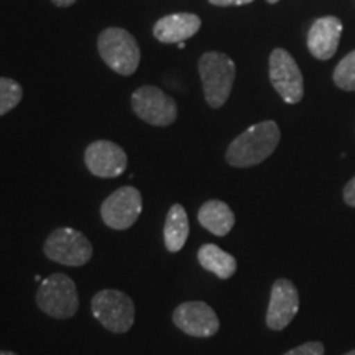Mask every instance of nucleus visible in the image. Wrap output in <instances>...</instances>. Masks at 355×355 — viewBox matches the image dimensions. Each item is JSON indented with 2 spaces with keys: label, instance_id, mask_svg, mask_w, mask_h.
<instances>
[{
  "label": "nucleus",
  "instance_id": "obj_1",
  "mask_svg": "<svg viewBox=\"0 0 355 355\" xmlns=\"http://www.w3.org/2000/svg\"><path fill=\"white\" fill-rule=\"evenodd\" d=\"M279 144V127L277 122L265 121L255 123L229 145L225 159L235 168L255 166L265 162Z\"/></svg>",
  "mask_w": 355,
  "mask_h": 355
},
{
  "label": "nucleus",
  "instance_id": "obj_2",
  "mask_svg": "<svg viewBox=\"0 0 355 355\" xmlns=\"http://www.w3.org/2000/svg\"><path fill=\"white\" fill-rule=\"evenodd\" d=\"M199 74L204 87V97L211 107L219 109L225 104L232 91L235 63L227 55L211 51L199 60Z\"/></svg>",
  "mask_w": 355,
  "mask_h": 355
},
{
  "label": "nucleus",
  "instance_id": "obj_3",
  "mask_svg": "<svg viewBox=\"0 0 355 355\" xmlns=\"http://www.w3.org/2000/svg\"><path fill=\"white\" fill-rule=\"evenodd\" d=\"M35 301L48 316L55 319L73 318L79 309L76 283L66 273H53L40 283Z\"/></svg>",
  "mask_w": 355,
  "mask_h": 355
},
{
  "label": "nucleus",
  "instance_id": "obj_4",
  "mask_svg": "<svg viewBox=\"0 0 355 355\" xmlns=\"http://www.w3.org/2000/svg\"><path fill=\"white\" fill-rule=\"evenodd\" d=\"M101 58L122 76H130L140 64V48L132 33L123 28H107L97 40Z\"/></svg>",
  "mask_w": 355,
  "mask_h": 355
},
{
  "label": "nucleus",
  "instance_id": "obj_5",
  "mask_svg": "<svg viewBox=\"0 0 355 355\" xmlns=\"http://www.w3.org/2000/svg\"><path fill=\"white\" fill-rule=\"evenodd\" d=\"M91 311L92 316L114 334L128 332L135 322V304L132 298L112 288L96 293L91 301Z\"/></svg>",
  "mask_w": 355,
  "mask_h": 355
},
{
  "label": "nucleus",
  "instance_id": "obj_6",
  "mask_svg": "<svg viewBox=\"0 0 355 355\" xmlns=\"http://www.w3.org/2000/svg\"><path fill=\"white\" fill-rule=\"evenodd\" d=\"M43 254L55 263L64 266H83L92 259L94 248L89 239L78 229L60 227L48 235Z\"/></svg>",
  "mask_w": 355,
  "mask_h": 355
},
{
  "label": "nucleus",
  "instance_id": "obj_7",
  "mask_svg": "<svg viewBox=\"0 0 355 355\" xmlns=\"http://www.w3.org/2000/svg\"><path fill=\"white\" fill-rule=\"evenodd\" d=\"M132 109L141 121L155 127H168L176 121L178 105L173 97L155 86H144L132 94Z\"/></svg>",
  "mask_w": 355,
  "mask_h": 355
},
{
  "label": "nucleus",
  "instance_id": "obj_8",
  "mask_svg": "<svg viewBox=\"0 0 355 355\" xmlns=\"http://www.w3.org/2000/svg\"><path fill=\"white\" fill-rule=\"evenodd\" d=\"M270 81L286 104H298L303 99V74L286 50L277 48L270 55Z\"/></svg>",
  "mask_w": 355,
  "mask_h": 355
},
{
  "label": "nucleus",
  "instance_id": "obj_9",
  "mask_svg": "<svg viewBox=\"0 0 355 355\" xmlns=\"http://www.w3.org/2000/svg\"><path fill=\"white\" fill-rule=\"evenodd\" d=\"M141 214V194L133 186H123L114 191L102 202L101 217L107 227L127 230L135 224Z\"/></svg>",
  "mask_w": 355,
  "mask_h": 355
},
{
  "label": "nucleus",
  "instance_id": "obj_10",
  "mask_svg": "<svg viewBox=\"0 0 355 355\" xmlns=\"http://www.w3.org/2000/svg\"><path fill=\"white\" fill-rule=\"evenodd\" d=\"M173 322L191 337H212L219 332L220 321L216 311L204 301H186L173 311Z\"/></svg>",
  "mask_w": 355,
  "mask_h": 355
},
{
  "label": "nucleus",
  "instance_id": "obj_11",
  "mask_svg": "<svg viewBox=\"0 0 355 355\" xmlns=\"http://www.w3.org/2000/svg\"><path fill=\"white\" fill-rule=\"evenodd\" d=\"M300 309V295L293 282L279 278L273 283L270 293L266 326L273 331H283L295 319Z\"/></svg>",
  "mask_w": 355,
  "mask_h": 355
},
{
  "label": "nucleus",
  "instance_id": "obj_12",
  "mask_svg": "<svg viewBox=\"0 0 355 355\" xmlns=\"http://www.w3.org/2000/svg\"><path fill=\"white\" fill-rule=\"evenodd\" d=\"M87 170L99 178H117L127 170V153L117 144L109 140L92 141L84 153Z\"/></svg>",
  "mask_w": 355,
  "mask_h": 355
},
{
  "label": "nucleus",
  "instance_id": "obj_13",
  "mask_svg": "<svg viewBox=\"0 0 355 355\" xmlns=\"http://www.w3.org/2000/svg\"><path fill=\"white\" fill-rule=\"evenodd\" d=\"M343 21L336 17H322L314 21L308 33V48L318 60H331L339 46Z\"/></svg>",
  "mask_w": 355,
  "mask_h": 355
},
{
  "label": "nucleus",
  "instance_id": "obj_14",
  "mask_svg": "<svg viewBox=\"0 0 355 355\" xmlns=\"http://www.w3.org/2000/svg\"><path fill=\"white\" fill-rule=\"evenodd\" d=\"M199 28L201 19L194 13H173L155 24L153 35L162 43H181L193 38Z\"/></svg>",
  "mask_w": 355,
  "mask_h": 355
},
{
  "label": "nucleus",
  "instance_id": "obj_15",
  "mask_svg": "<svg viewBox=\"0 0 355 355\" xmlns=\"http://www.w3.org/2000/svg\"><path fill=\"white\" fill-rule=\"evenodd\" d=\"M198 220L211 234L217 235V237H224L232 230L235 216L227 204L212 199V201L202 204L198 212Z\"/></svg>",
  "mask_w": 355,
  "mask_h": 355
},
{
  "label": "nucleus",
  "instance_id": "obj_16",
  "mask_svg": "<svg viewBox=\"0 0 355 355\" xmlns=\"http://www.w3.org/2000/svg\"><path fill=\"white\" fill-rule=\"evenodd\" d=\"M189 237V219L186 209L181 204H173L168 211L165 227H163V239H165L166 250L176 254L184 247Z\"/></svg>",
  "mask_w": 355,
  "mask_h": 355
},
{
  "label": "nucleus",
  "instance_id": "obj_17",
  "mask_svg": "<svg viewBox=\"0 0 355 355\" xmlns=\"http://www.w3.org/2000/svg\"><path fill=\"white\" fill-rule=\"evenodd\" d=\"M198 261L207 272L214 273L220 279H227L237 272V260L234 255L222 250L214 243H204L198 250Z\"/></svg>",
  "mask_w": 355,
  "mask_h": 355
},
{
  "label": "nucleus",
  "instance_id": "obj_18",
  "mask_svg": "<svg viewBox=\"0 0 355 355\" xmlns=\"http://www.w3.org/2000/svg\"><path fill=\"white\" fill-rule=\"evenodd\" d=\"M24 89L10 78H0V115H6L20 104Z\"/></svg>",
  "mask_w": 355,
  "mask_h": 355
},
{
  "label": "nucleus",
  "instance_id": "obj_19",
  "mask_svg": "<svg viewBox=\"0 0 355 355\" xmlns=\"http://www.w3.org/2000/svg\"><path fill=\"white\" fill-rule=\"evenodd\" d=\"M334 83L343 91H355V51L349 53L347 56L336 66Z\"/></svg>",
  "mask_w": 355,
  "mask_h": 355
},
{
  "label": "nucleus",
  "instance_id": "obj_20",
  "mask_svg": "<svg viewBox=\"0 0 355 355\" xmlns=\"http://www.w3.org/2000/svg\"><path fill=\"white\" fill-rule=\"evenodd\" d=\"M283 355H324V345L318 343V340H313V343H306L300 345V347L288 350Z\"/></svg>",
  "mask_w": 355,
  "mask_h": 355
},
{
  "label": "nucleus",
  "instance_id": "obj_21",
  "mask_svg": "<svg viewBox=\"0 0 355 355\" xmlns=\"http://www.w3.org/2000/svg\"><path fill=\"white\" fill-rule=\"evenodd\" d=\"M344 199H345V202L349 204V206L355 207V176L349 181L347 184H345V188H344Z\"/></svg>",
  "mask_w": 355,
  "mask_h": 355
},
{
  "label": "nucleus",
  "instance_id": "obj_22",
  "mask_svg": "<svg viewBox=\"0 0 355 355\" xmlns=\"http://www.w3.org/2000/svg\"><path fill=\"white\" fill-rule=\"evenodd\" d=\"M212 6L217 7H230V6H247L252 3L254 0H209Z\"/></svg>",
  "mask_w": 355,
  "mask_h": 355
},
{
  "label": "nucleus",
  "instance_id": "obj_23",
  "mask_svg": "<svg viewBox=\"0 0 355 355\" xmlns=\"http://www.w3.org/2000/svg\"><path fill=\"white\" fill-rule=\"evenodd\" d=\"M74 2H76V0H53V3L58 7H69L73 6Z\"/></svg>",
  "mask_w": 355,
  "mask_h": 355
},
{
  "label": "nucleus",
  "instance_id": "obj_24",
  "mask_svg": "<svg viewBox=\"0 0 355 355\" xmlns=\"http://www.w3.org/2000/svg\"><path fill=\"white\" fill-rule=\"evenodd\" d=\"M0 355H19V354L12 352V350H0Z\"/></svg>",
  "mask_w": 355,
  "mask_h": 355
},
{
  "label": "nucleus",
  "instance_id": "obj_25",
  "mask_svg": "<svg viewBox=\"0 0 355 355\" xmlns=\"http://www.w3.org/2000/svg\"><path fill=\"white\" fill-rule=\"evenodd\" d=\"M178 46H180L181 50H183V48H186V42H181V43H178Z\"/></svg>",
  "mask_w": 355,
  "mask_h": 355
},
{
  "label": "nucleus",
  "instance_id": "obj_26",
  "mask_svg": "<svg viewBox=\"0 0 355 355\" xmlns=\"http://www.w3.org/2000/svg\"><path fill=\"white\" fill-rule=\"evenodd\" d=\"M266 2H270V3H277V2H279V0H266Z\"/></svg>",
  "mask_w": 355,
  "mask_h": 355
},
{
  "label": "nucleus",
  "instance_id": "obj_27",
  "mask_svg": "<svg viewBox=\"0 0 355 355\" xmlns=\"http://www.w3.org/2000/svg\"><path fill=\"white\" fill-rule=\"evenodd\" d=\"M345 355H355V349H354V350H350V352H347Z\"/></svg>",
  "mask_w": 355,
  "mask_h": 355
}]
</instances>
